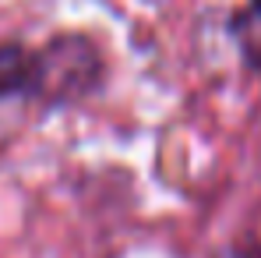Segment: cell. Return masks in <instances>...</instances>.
<instances>
[{"label": "cell", "instance_id": "cell-2", "mask_svg": "<svg viewBox=\"0 0 261 258\" xmlns=\"http://www.w3.org/2000/svg\"><path fill=\"white\" fill-rule=\"evenodd\" d=\"M36 50L21 43H4L0 46V99L7 96H36Z\"/></svg>", "mask_w": 261, "mask_h": 258}, {"label": "cell", "instance_id": "cell-3", "mask_svg": "<svg viewBox=\"0 0 261 258\" xmlns=\"http://www.w3.org/2000/svg\"><path fill=\"white\" fill-rule=\"evenodd\" d=\"M226 32L233 36V43L240 50V57L247 60V67L261 75V0H244L226 18Z\"/></svg>", "mask_w": 261, "mask_h": 258}, {"label": "cell", "instance_id": "cell-1", "mask_svg": "<svg viewBox=\"0 0 261 258\" xmlns=\"http://www.w3.org/2000/svg\"><path fill=\"white\" fill-rule=\"evenodd\" d=\"M36 96L46 99L49 106L85 99L106 78V60L99 46L82 32H64L53 36L43 50H36Z\"/></svg>", "mask_w": 261, "mask_h": 258}, {"label": "cell", "instance_id": "cell-4", "mask_svg": "<svg viewBox=\"0 0 261 258\" xmlns=\"http://www.w3.org/2000/svg\"><path fill=\"white\" fill-rule=\"evenodd\" d=\"M219 258H261V248H254V244H233Z\"/></svg>", "mask_w": 261, "mask_h": 258}]
</instances>
